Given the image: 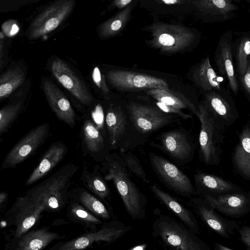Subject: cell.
<instances>
[{
	"mask_svg": "<svg viewBox=\"0 0 250 250\" xmlns=\"http://www.w3.org/2000/svg\"><path fill=\"white\" fill-rule=\"evenodd\" d=\"M132 2V0H116L113 1V4L115 7L122 9L126 8Z\"/></svg>",
	"mask_w": 250,
	"mask_h": 250,
	"instance_id": "41",
	"label": "cell"
},
{
	"mask_svg": "<svg viewBox=\"0 0 250 250\" xmlns=\"http://www.w3.org/2000/svg\"><path fill=\"white\" fill-rule=\"evenodd\" d=\"M75 4L74 0H60L49 5L31 23L28 39L37 40L54 30L69 16Z\"/></svg>",
	"mask_w": 250,
	"mask_h": 250,
	"instance_id": "11",
	"label": "cell"
},
{
	"mask_svg": "<svg viewBox=\"0 0 250 250\" xmlns=\"http://www.w3.org/2000/svg\"><path fill=\"white\" fill-rule=\"evenodd\" d=\"M218 250H233L221 244H217Z\"/></svg>",
	"mask_w": 250,
	"mask_h": 250,
	"instance_id": "46",
	"label": "cell"
},
{
	"mask_svg": "<svg viewBox=\"0 0 250 250\" xmlns=\"http://www.w3.org/2000/svg\"><path fill=\"white\" fill-rule=\"evenodd\" d=\"M232 161L238 174L250 181V121L243 126L239 135V141L232 153Z\"/></svg>",
	"mask_w": 250,
	"mask_h": 250,
	"instance_id": "24",
	"label": "cell"
},
{
	"mask_svg": "<svg viewBox=\"0 0 250 250\" xmlns=\"http://www.w3.org/2000/svg\"><path fill=\"white\" fill-rule=\"evenodd\" d=\"M7 193L4 191H2L0 193V204L1 206L7 199Z\"/></svg>",
	"mask_w": 250,
	"mask_h": 250,
	"instance_id": "45",
	"label": "cell"
},
{
	"mask_svg": "<svg viewBox=\"0 0 250 250\" xmlns=\"http://www.w3.org/2000/svg\"><path fill=\"white\" fill-rule=\"evenodd\" d=\"M101 162L104 179L112 181L128 215L133 220L144 219L146 198L132 180L118 152L109 153Z\"/></svg>",
	"mask_w": 250,
	"mask_h": 250,
	"instance_id": "1",
	"label": "cell"
},
{
	"mask_svg": "<svg viewBox=\"0 0 250 250\" xmlns=\"http://www.w3.org/2000/svg\"><path fill=\"white\" fill-rule=\"evenodd\" d=\"M146 93L152 97L155 101L180 110L188 109L198 118L199 117V107L196 106L190 100L179 92L173 91L169 88H154L147 90Z\"/></svg>",
	"mask_w": 250,
	"mask_h": 250,
	"instance_id": "27",
	"label": "cell"
},
{
	"mask_svg": "<svg viewBox=\"0 0 250 250\" xmlns=\"http://www.w3.org/2000/svg\"><path fill=\"white\" fill-rule=\"evenodd\" d=\"M80 179L92 193L102 201L105 202L110 197V189L106 180L98 170L90 171L84 166Z\"/></svg>",
	"mask_w": 250,
	"mask_h": 250,
	"instance_id": "31",
	"label": "cell"
},
{
	"mask_svg": "<svg viewBox=\"0 0 250 250\" xmlns=\"http://www.w3.org/2000/svg\"><path fill=\"white\" fill-rule=\"evenodd\" d=\"M213 209L229 215H238L250 205V194L242 191L217 195L202 196Z\"/></svg>",
	"mask_w": 250,
	"mask_h": 250,
	"instance_id": "20",
	"label": "cell"
},
{
	"mask_svg": "<svg viewBox=\"0 0 250 250\" xmlns=\"http://www.w3.org/2000/svg\"><path fill=\"white\" fill-rule=\"evenodd\" d=\"M1 28L3 33L7 36L15 35L19 30V27L15 21L9 20L3 23Z\"/></svg>",
	"mask_w": 250,
	"mask_h": 250,
	"instance_id": "39",
	"label": "cell"
},
{
	"mask_svg": "<svg viewBox=\"0 0 250 250\" xmlns=\"http://www.w3.org/2000/svg\"><path fill=\"white\" fill-rule=\"evenodd\" d=\"M42 87L48 103L58 118L73 127L76 124V114L67 97L49 81H44Z\"/></svg>",
	"mask_w": 250,
	"mask_h": 250,
	"instance_id": "21",
	"label": "cell"
},
{
	"mask_svg": "<svg viewBox=\"0 0 250 250\" xmlns=\"http://www.w3.org/2000/svg\"><path fill=\"white\" fill-rule=\"evenodd\" d=\"M201 104L224 130L239 118V113L232 97L223 89L207 92Z\"/></svg>",
	"mask_w": 250,
	"mask_h": 250,
	"instance_id": "13",
	"label": "cell"
},
{
	"mask_svg": "<svg viewBox=\"0 0 250 250\" xmlns=\"http://www.w3.org/2000/svg\"><path fill=\"white\" fill-rule=\"evenodd\" d=\"M240 81L247 96L250 98V57L245 74L240 76Z\"/></svg>",
	"mask_w": 250,
	"mask_h": 250,
	"instance_id": "40",
	"label": "cell"
},
{
	"mask_svg": "<svg viewBox=\"0 0 250 250\" xmlns=\"http://www.w3.org/2000/svg\"><path fill=\"white\" fill-rule=\"evenodd\" d=\"M151 44L162 51L175 52L188 46L195 39L194 33L180 25L157 23L149 27Z\"/></svg>",
	"mask_w": 250,
	"mask_h": 250,
	"instance_id": "9",
	"label": "cell"
},
{
	"mask_svg": "<svg viewBox=\"0 0 250 250\" xmlns=\"http://www.w3.org/2000/svg\"><path fill=\"white\" fill-rule=\"evenodd\" d=\"M83 148L93 159L102 162L111 150L106 131L101 130L90 119L84 121L82 126Z\"/></svg>",
	"mask_w": 250,
	"mask_h": 250,
	"instance_id": "17",
	"label": "cell"
},
{
	"mask_svg": "<svg viewBox=\"0 0 250 250\" xmlns=\"http://www.w3.org/2000/svg\"><path fill=\"white\" fill-rule=\"evenodd\" d=\"M124 223L113 220L104 223L97 230L81 234L72 239L59 242L48 250H86L94 243L115 242L131 229Z\"/></svg>",
	"mask_w": 250,
	"mask_h": 250,
	"instance_id": "7",
	"label": "cell"
},
{
	"mask_svg": "<svg viewBox=\"0 0 250 250\" xmlns=\"http://www.w3.org/2000/svg\"><path fill=\"white\" fill-rule=\"evenodd\" d=\"M49 129V125L43 123L29 131L7 154L0 169L13 167L27 159L45 142Z\"/></svg>",
	"mask_w": 250,
	"mask_h": 250,
	"instance_id": "12",
	"label": "cell"
},
{
	"mask_svg": "<svg viewBox=\"0 0 250 250\" xmlns=\"http://www.w3.org/2000/svg\"><path fill=\"white\" fill-rule=\"evenodd\" d=\"M250 57V39L245 37L241 40L236 49V60L237 71L240 76L245 74L248 67Z\"/></svg>",
	"mask_w": 250,
	"mask_h": 250,
	"instance_id": "37",
	"label": "cell"
},
{
	"mask_svg": "<svg viewBox=\"0 0 250 250\" xmlns=\"http://www.w3.org/2000/svg\"><path fill=\"white\" fill-rule=\"evenodd\" d=\"M192 80L202 90L207 92L221 89L222 79L212 67L208 56L195 66L192 72Z\"/></svg>",
	"mask_w": 250,
	"mask_h": 250,
	"instance_id": "28",
	"label": "cell"
},
{
	"mask_svg": "<svg viewBox=\"0 0 250 250\" xmlns=\"http://www.w3.org/2000/svg\"><path fill=\"white\" fill-rule=\"evenodd\" d=\"M147 244L143 243L142 244L137 245L132 248L129 250H146L147 247Z\"/></svg>",
	"mask_w": 250,
	"mask_h": 250,
	"instance_id": "44",
	"label": "cell"
},
{
	"mask_svg": "<svg viewBox=\"0 0 250 250\" xmlns=\"http://www.w3.org/2000/svg\"><path fill=\"white\" fill-rule=\"evenodd\" d=\"M195 193L204 195H217L242 191L233 183L215 175L197 171L194 174Z\"/></svg>",
	"mask_w": 250,
	"mask_h": 250,
	"instance_id": "22",
	"label": "cell"
},
{
	"mask_svg": "<svg viewBox=\"0 0 250 250\" xmlns=\"http://www.w3.org/2000/svg\"><path fill=\"white\" fill-rule=\"evenodd\" d=\"M231 35L225 33L220 37L215 52L214 61L220 74L227 79L230 90L236 95L239 86L232 61Z\"/></svg>",
	"mask_w": 250,
	"mask_h": 250,
	"instance_id": "19",
	"label": "cell"
},
{
	"mask_svg": "<svg viewBox=\"0 0 250 250\" xmlns=\"http://www.w3.org/2000/svg\"><path fill=\"white\" fill-rule=\"evenodd\" d=\"M152 233L171 250H205L194 232L168 215H159L156 218Z\"/></svg>",
	"mask_w": 250,
	"mask_h": 250,
	"instance_id": "3",
	"label": "cell"
},
{
	"mask_svg": "<svg viewBox=\"0 0 250 250\" xmlns=\"http://www.w3.org/2000/svg\"><path fill=\"white\" fill-rule=\"evenodd\" d=\"M63 236L45 227L30 230L18 238H13L5 245L4 250H42L53 241Z\"/></svg>",
	"mask_w": 250,
	"mask_h": 250,
	"instance_id": "18",
	"label": "cell"
},
{
	"mask_svg": "<svg viewBox=\"0 0 250 250\" xmlns=\"http://www.w3.org/2000/svg\"><path fill=\"white\" fill-rule=\"evenodd\" d=\"M79 166L68 163L43 181L24 193L25 195L45 203L46 211H60L66 205L68 188Z\"/></svg>",
	"mask_w": 250,
	"mask_h": 250,
	"instance_id": "2",
	"label": "cell"
},
{
	"mask_svg": "<svg viewBox=\"0 0 250 250\" xmlns=\"http://www.w3.org/2000/svg\"><path fill=\"white\" fill-rule=\"evenodd\" d=\"M118 153L130 173L139 178L146 184L149 183L147 175L135 154L129 150L120 151Z\"/></svg>",
	"mask_w": 250,
	"mask_h": 250,
	"instance_id": "35",
	"label": "cell"
},
{
	"mask_svg": "<svg viewBox=\"0 0 250 250\" xmlns=\"http://www.w3.org/2000/svg\"><path fill=\"white\" fill-rule=\"evenodd\" d=\"M67 216L72 221L90 231L97 230L98 226L103 224L99 217L72 199L67 206Z\"/></svg>",
	"mask_w": 250,
	"mask_h": 250,
	"instance_id": "30",
	"label": "cell"
},
{
	"mask_svg": "<svg viewBox=\"0 0 250 250\" xmlns=\"http://www.w3.org/2000/svg\"><path fill=\"white\" fill-rule=\"evenodd\" d=\"M240 234L242 240L250 250V236L243 231L242 229L240 231Z\"/></svg>",
	"mask_w": 250,
	"mask_h": 250,
	"instance_id": "42",
	"label": "cell"
},
{
	"mask_svg": "<svg viewBox=\"0 0 250 250\" xmlns=\"http://www.w3.org/2000/svg\"><path fill=\"white\" fill-rule=\"evenodd\" d=\"M191 202L196 208L200 216L206 224L221 236L228 237L223 222L218 218L211 207L209 208L204 205L201 200L198 199H192Z\"/></svg>",
	"mask_w": 250,
	"mask_h": 250,
	"instance_id": "32",
	"label": "cell"
},
{
	"mask_svg": "<svg viewBox=\"0 0 250 250\" xmlns=\"http://www.w3.org/2000/svg\"><path fill=\"white\" fill-rule=\"evenodd\" d=\"M50 67L55 79L77 100L85 106L92 103V96L84 83L64 61L56 59Z\"/></svg>",
	"mask_w": 250,
	"mask_h": 250,
	"instance_id": "16",
	"label": "cell"
},
{
	"mask_svg": "<svg viewBox=\"0 0 250 250\" xmlns=\"http://www.w3.org/2000/svg\"><path fill=\"white\" fill-rule=\"evenodd\" d=\"M68 198L79 203L100 218L108 220L111 218L109 210L104 203L83 188H74L71 193H69Z\"/></svg>",
	"mask_w": 250,
	"mask_h": 250,
	"instance_id": "29",
	"label": "cell"
},
{
	"mask_svg": "<svg viewBox=\"0 0 250 250\" xmlns=\"http://www.w3.org/2000/svg\"><path fill=\"white\" fill-rule=\"evenodd\" d=\"M126 108L132 128L143 140L144 137L176 122V118L173 115L162 111L155 105L132 102Z\"/></svg>",
	"mask_w": 250,
	"mask_h": 250,
	"instance_id": "6",
	"label": "cell"
},
{
	"mask_svg": "<svg viewBox=\"0 0 250 250\" xmlns=\"http://www.w3.org/2000/svg\"></svg>",
	"mask_w": 250,
	"mask_h": 250,
	"instance_id": "48",
	"label": "cell"
},
{
	"mask_svg": "<svg viewBox=\"0 0 250 250\" xmlns=\"http://www.w3.org/2000/svg\"><path fill=\"white\" fill-rule=\"evenodd\" d=\"M197 9L212 22H221L234 16L238 7L230 0H202L193 2Z\"/></svg>",
	"mask_w": 250,
	"mask_h": 250,
	"instance_id": "26",
	"label": "cell"
},
{
	"mask_svg": "<svg viewBox=\"0 0 250 250\" xmlns=\"http://www.w3.org/2000/svg\"><path fill=\"white\" fill-rule=\"evenodd\" d=\"M21 107V102L3 106L0 110V135L5 132L16 119Z\"/></svg>",
	"mask_w": 250,
	"mask_h": 250,
	"instance_id": "36",
	"label": "cell"
},
{
	"mask_svg": "<svg viewBox=\"0 0 250 250\" xmlns=\"http://www.w3.org/2000/svg\"><path fill=\"white\" fill-rule=\"evenodd\" d=\"M105 129L111 150L130 149L143 143L132 128L128 116L119 105L111 104L104 114Z\"/></svg>",
	"mask_w": 250,
	"mask_h": 250,
	"instance_id": "4",
	"label": "cell"
},
{
	"mask_svg": "<svg viewBox=\"0 0 250 250\" xmlns=\"http://www.w3.org/2000/svg\"><path fill=\"white\" fill-rule=\"evenodd\" d=\"M243 231L250 236V228H244L242 229Z\"/></svg>",
	"mask_w": 250,
	"mask_h": 250,
	"instance_id": "47",
	"label": "cell"
},
{
	"mask_svg": "<svg viewBox=\"0 0 250 250\" xmlns=\"http://www.w3.org/2000/svg\"><path fill=\"white\" fill-rule=\"evenodd\" d=\"M148 156L154 171L168 188L184 197L195 193V187L190 179L175 165L156 154L150 152Z\"/></svg>",
	"mask_w": 250,
	"mask_h": 250,
	"instance_id": "10",
	"label": "cell"
},
{
	"mask_svg": "<svg viewBox=\"0 0 250 250\" xmlns=\"http://www.w3.org/2000/svg\"><path fill=\"white\" fill-rule=\"evenodd\" d=\"M150 189L160 202L178 217L183 224L195 233L199 231L197 221L193 214L188 209L156 185H152Z\"/></svg>",
	"mask_w": 250,
	"mask_h": 250,
	"instance_id": "25",
	"label": "cell"
},
{
	"mask_svg": "<svg viewBox=\"0 0 250 250\" xmlns=\"http://www.w3.org/2000/svg\"><path fill=\"white\" fill-rule=\"evenodd\" d=\"M24 74L18 67L9 69L0 77V99L1 100L9 96L23 82Z\"/></svg>",
	"mask_w": 250,
	"mask_h": 250,
	"instance_id": "33",
	"label": "cell"
},
{
	"mask_svg": "<svg viewBox=\"0 0 250 250\" xmlns=\"http://www.w3.org/2000/svg\"><path fill=\"white\" fill-rule=\"evenodd\" d=\"M132 7L128 6L116 15L103 23L99 27V33L103 37H110L118 33L127 21Z\"/></svg>",
	"mask_w": 250,
	"mask_h": 250,
	"instance_id": "34",
	"label": "cell"
},
{
	"mask_svg": "<svg viewBox=\"0 0 250 250\" xmlns=\"http://www.w3.org/2000/svg\"><path fill=\"white\" fill-rule=\"evenodd\" d=\"M106 78L114 87L122 90L168 88L167 83L162 79L129 71L111 70L107 73Z\"/></svg>",
	"mask_w": 250,
	"mask_h": 250,
	"instance_id": "14",
	"label": "cell"
},
{
	"mask_svg": "<svg viewBox=\"0 0 250 250\" xmlns=\"http://www.w3.org/2000/svg\"><path fill=\"white\" fill-rule=\"evenodd\" d=\"M67 152V146L63 142L58 141L53 144L31 173L25 185L29 186L46 175L64 158Z\"/></svg>",
	"mask_w": 250,
	"mask_h": 250,
	"instance_id": "23",
	"label": "cell"
},
{
	"mask_svg": "<svg viewBox=\"0 0 250 250\" xmlns=\"http://www.w3.org/2000/svg\"><path fill=\"white\" fill-rule=\"evenodd\" d=\"M157 139L160 143L157 145L158 147L175 160L187 162L192 159L194 144L185 131L175 129L164 132Z\"/></svg>",
	"mask_w": 250,
	"mask_h": 250,
	"instance_id": "15",
	"label": "cell"
},
{
	"mask_svg": "<svg viewBox=\"0 0 250 250\" xmlns=\"http://www.w3.org/2000/svg\"><path fill=\"white\" fill-rule=\"evenodd\" d=\"M201 128L199 136L200 157L207 165L217 166L221 161L225 131L202 104L199 105Z\"/></svg>",
	"mask_w": 250,
	"mask_h": 250,
	"instance_id": "5",
	"label": "cell"
},
{
	"mask_svg": "<svg viewBox=\"0 0 250 250\" xmlns=\"http://www.w3.org/2000/svg\"><path fill=\"white\" fill-rule=\"evenodd\" d=\"M159 2L167 5H173L180 4L183 2H184V1L180 0H161Z\"/></svg>",
	"mask_w": 250,
	"mask_h": 250,
	"instance_id": "43",
	"label": "cell"
},
{
	"mask_svg": "<svg viewBox=\"0 0 250 250\" xmlns=\"http://www.w3.org/2000/svg\"><path fill=\"white\" fill-rule=\"evenodd\" d=\"M44 211V203L24 194L18 197L5 214L7 225L15 228L13 238L19 237L30 230Z\"/></svg>",
	"mask_w": 250,
	"mask_h": 250,
	"instance_id": "8",
	"label": "cell"
},
{
	"mask_svg": "<svg viewBox=\"0 0 250 250\" xmlns=\"http://www.w3.org/2000/svg\"><path fill=\"white\" fill-rule=\"evenodd\" d=\"M92 78L94 83L104 93L107 94L109 93L104 76L101 73L100 70L98 67H95L93 69Z\"/></svg>",
	"mask_w": 250,
	"mask_h": 250,
	"instance_id": "38",
	"label": "cell"
}]
</instances>
